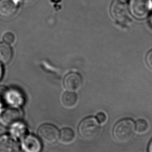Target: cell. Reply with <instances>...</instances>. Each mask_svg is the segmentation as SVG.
<instances>
[{
    "label": "cell",
    "mask_w": 152,
    "mask_h": 152,
    "mask_svg": "<svg viewBox=\"0 0 152 152\" xmlns=\"http://www.w3.org/2000/svg\"><path fill=\"white\" fill-rule=\"evenodd\" d=\"M135 124L130 119H125L117 123L113 129V135L117 141L126 143L133 138L135 133Z\"/></svg>",
    "instance_id": "obj_1"
},
{
    "label": "cell",
    "mask_w": 152,
    "mask_h": 152,
    "mask_svg": "<svg viewBox=\"0 0 152 152\" xmlns=\"http://www.w3.org/2000/svg\"><path fill=\"white\" fill-rule=\"evenodd\" d=\"M101 130L99 123L96 119L88 117L83 119L78 127L79 133L85 139L91 140L99 135Z\"/></svg>",
    "instance_id": "obj_2"
},
{
    "label": "cell",
    "mask_w": 152,
    "mask_h": 152,
    "mask_svg": "<svg viewBox=\"0 0 152 152\" xmlns=\"http://www.w3.org/2000/svg\"><path fill=\"white\" fill-rule=\"evenodd\" d=\"M23 116L21 110L15 106L6 108L0 114V123L4 126L12 127L20 123Z\"/></svg>",
    "instance_id": "obj_3"
},
{
    "label": "cell",
    "mask_w": 152,
    "mask_h": 152,
    "mask_svg": "<svg viewBox=\"0 0 152 152\" xmlns=\"http://www.w3.org/2000/svg\"><path fill=\"white\" fill-rule=\"evenodd\" d=\"M151 6V0H131L129 10L134 17L143 19L149 14Z\"/></svg>",
    "instance_id": "obj_4"
},
{
    "label": "cell",
    "mask_w": 152,
    "mask_h": 152,
    "mask_svg": "<svg viewBox=\"0 0 152 152\" xmlns=\"http://www.w3.org/2000/svg\"><path fill=\"white\" fill-rule=\"evenodd\" d=\"M38 135L45 142L53 144L59 138V133L58 129L54 125L44 124L38 129Z\"/></svg>",
    "instance_id": "obj_5"
},
{
    "label": "cell",
    "mask_w": 152,
    "mask_h": 152,
    "mask_svg": "<svg viewBox=\"0 0 152 152\" xmlns=\"http://www.w3.org/2000/svg\"><path fill=\"white\" fill-rule=\"evenodd\" d=\"M110 12L112 17L120 23H125L128 18L129 10L127 4L122 0L114 1L111 6Z\"/></svg>",
    "instance_id": "obj_6"
},
{
    "label": "cell",
    "mask_w": 152,
    "mask_h": 152,
    "mask_svg": "<svg viewBox=\"0 0 152 152\" xmlns=\"http://www.w3.org/2000/svg\"><path fill=\"white\" fill-rule=\"evenodd\" d=\"M21 147L24 152H41L42 144L35 135L29 134L23 137Z\"/></svg>",
    "instance_id": "obj_7"
},
{
    "label": "cell",
    "mask_w": 152,
    "mask_h": 152,
    "mask_svg": "<svg viewBox=\"0 0 152 152\" xmlns=\"http://www.w3.org/2000/svg\"><path fill=\"white\" fill-rule=\"evenodd\" d=\"M19 152V144L15 137L10 135L0 137V152Z\"/></svg>",
    "instance_id": "obj_8"
},
{
    "label": "cell",
    "mask_w": 152,
    "mask_h": 152,
    "mask_svg": "<svg viewBox=\"0 0 152 152\" xmlns=\"http://www.w3.org/2000/svg\"><path fill=\"white\" fill-rule=\"evenodd\" d=\"M82 85V78L80 75L77 73L72 72L68 74L64 80V85L68 91H77L80 88Z\"/></svg>",
    "instance_id": "obj_9"
},
{
    "label": "cell",
    "mask_w": 152,
    "mask_h": 152,
    "mask_svg": "<svg viewBox=\"0 0 152 152\" xmlns=\"http://www.w3.org/2000/svg\"><path fill=\"white\" fill-rule=\"evenodd\" d=\"M18 5L15 0H0V16L10 17L15 15Z\"/></svg>",
    "instance_id": "obj_10"
},
{
    "label": "cell",
    "mask_w": 152,
    "mask_h": 152,
    "mask_svg": "<svg viewBox=\"0 0 152 152\" xmlns=\"http://www.w3.org/2000/svg\"><path fill=\"white\" fill-rule=\"evenodd\" d=\"M3 101L13 106L19 105L23 102V97L18 92L7 89L3 96Z\"/></svg>",
    "instance_id": "obj_11"
},
{
    "label": "cell",
    "mask_w": 152,
    "mask_h": 152,
    "mask_svg": "<svg viewBox=\"0 0 152 152\" xmlns=\"http://www.w3.org/2000/svg\"><path fill=\"white\" fill-rule=\"evenodd\" d=\"M13 56V51L9 44L0 43V62L4 64L9 63Z\"/></svg>",
    "instance_id": "obj_12"
},
{
    "label": "cell",
    "mask_w": 152,
    "mask_h": 152,
    "mask_svg": "<svg viewBox=\"0 0 152 152\" xmlns=\"http://www.w3.org/2000/svg\"><path fill=\"white\" fill-rule=\"evenodd\" d=\"M78 102V96L72 91H68L63 94L61 102L64 106L67 108H72L75 106Z\"/></svg>",
    "instance_id": "obj_13"
},
{
    "label": "cell",
    "mask_w": 152,
    "mask_h": 152,
    "mask_svg": "<svg viewBox=\"0 0 152 152\" xmlns=\"http://www.w3.org/2000/svg\"><path fill=\"white\" fill-rule=\"evenodd\" d=\"M59 137L62 143L64 144L70 143L75 138V133L72 129L66 128L61 131Z\"/></svg>",
    "instance_id": "obj_14"
},
{
    "label": "cell",
    "mask_w": 152,
    "mask_h": 152,
    "mask_svg": "<svg viewBox=\"0 0 152 152\" xmlns=\"http://www.w3.org/2000/svg\"><path fill=\"white\" fill-rule=\"evenodd\" d=\"M135 131L140 134L145 133L148 129V122L143 119H140L136 122L135 125Z\"/></svg>",
    "instance_id": "obj_15"
},
{
    "label": "cell",
    "mask_w": 152,
    "mask_h": 152,
    "mask_svg": "<svg viewBox=\"0 0 152 152\" xmlns=\"http://www.w3.org/2000/svg\"><path fill=\"white\" fill-rule=\"evenodd\" d=\"M11 132L14 135H16L18 137H21L24 135L25 133L26 129L23 125L21 123H19L15 124L12 126Z\"/></svg>",
    "instance_id": "obj_16"
},
{
    "label": "cell",
    "mask_w": 152,
    "mask_h": 152,
    "mask_svg": "<svg viewBox=\"0 0 152 152\" xmlns=\"http://www.w3.org/2000/svg\"><path fill=\"white\" fill-rule=\"evenodd\" d=\"M3 41L7 44H12L15 41V37L14 34L12 32H7L3 36Z\"/></svg>",
    "instance_id": "obj_17"
},
{
    "label": "cell",
    "mask_w": 152,
    "mask_h": 152,
    "mask_svg": "<svg viewBox=\"0 0 152 152\" xmlns=\"http://www.w3.org/2000/svg\"><path fill=\"white\" fill-rule=\"evenodd\" d=\"M96 117V120L97 121L101 124L105 123L106 121V118H107L105 114H104L103 112L99 113L97 114Z\"/></svg>",
    "instance_id": "obj_18"
},
{
    "label": "cell",
    "mask_w": 152,
    "mask_h": 152,
    "mask_svg": "<svg viewBox=\"0 0 152 152\" xmlns=\"http://www.w3.org/2000/svg\"><path fill=\"white\" fill-rule=\"evenodd\" d=\"M146 62H147L148 65L149 66V67L152 69V50L150 51L148 53V54L146 55Z\"/></svg>",
    "instance_id": "obj_19"
},
{
    "label": "cell",
    "mask_w": 152,
    "mask_h": 152,
    "mask_svg": "<svg viewBox=\"0 0 152 152\" xmlns=\"http://www.w3.org/2000/svg\"><path fill=\"white\" fill-rule=\"evenodd\" d=\"M3 74V70L2 66L0 64V80L2 77Z\"/></svg>",
    "instance_id": "obj_20"
},
{
    "label": "cell",
    "mask_w": 152,
    "mask_h": 152,
    "mask_svg": "<svg viewBox=\"0 0 152 152\" xmlns=\"http://www.w3.org/2000/svg\"><path fill=\"white\" fill-rule=\"evenodd\" d=\"M148 150H149V152H152V140L151 141V142H150Z\"/></svg>",
    "instance_id": "obj_21"
},
{
    "label": "cell",
    "mask_w": 152,
    "mask_h": 152,
    "mask_svg": "<svg viewBox=\"0 0 152 152\" xmlns=\"http://www.w3.org/2000/svg\"><path fill=\"white\" fill-rule=\"evenodd\" d=\"M21 1L25 3H29L31 2L33 0H21Z\"/></svg>",
    "instance_id": "obj_22"
}]
</instances>
